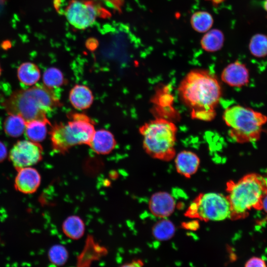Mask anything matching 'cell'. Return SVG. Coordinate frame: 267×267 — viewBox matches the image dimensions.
I'll return each instance as SVG.
<instances>
[{
	"label": "cell",
	"mask_w": 267,
	"mask_h": 267,
	"mask_svg": "<svg viewBox=\"0 0 267 267\" xmlns=\"http://www.w3.org/2000/svg\"><path fill=\"white\" fill-rule=\"evenodd\" d=\"M245 267H267V264L266 261L262 258L253 257L249 259L245 263Z\"/></svg>",
	"instance_id": "obj_27"
},
{
	"label": "cell",
	"mask_w": 267,
	"mask_h": 267,
	"mask_svg": "<svg viewBox=\"0 0 267 267\" xmlns=\"http://www.w3.org/2000/svg\"><path fill=\"white\" fill-rule=\"evenodd\" d=\"M214 20L212 15L207 11H198L190 18L192 28L197 32L205 33L212 27Z\"/></svg>",
	"instance_id": "obj_22"
},
{
	"label": "cell",
	"mask_w": 267,
	"mask_h": 267,
	"mask_svg": "<svg viewBox=\"0 0 267 267\" xmlns=\"http://www.w3.org/2000/svg\"><path fill=\"white\" fill-rule=\"evenodd\" d=\"M26 122L21 116L8 114L3 122L5 133L12 137H18L25 132Z\"/></svg>",
	"instance_id": "obj_21"
},
{
	"label": "cell",
	"mask_w": 267,
	"mask_h": 267,
	"mask_svg": "<svg viewBox=\"0 0 267 267\" xmlns=\"http://www.w3.org/2000/svg\"><path fill=\"white\" fill-rule=\"evenodd\" d=\"M143 265L142 261L139 260H133L131 262L128 264L124 265L123 266L127 267H141Z\"/></svg>",
	"instance_id": "obj_29"
},
{
	"label": "cell",
	"mask_w": 267,
	"mask_h": 267,
	"mask_svg": "<svg viewBox=\"0 0 267 267\" xmlns=\"http://www.w3.org/2000/svg\"><path fill=\"white\" fill-rule=\"evenodd\" d=\"M222 80L227 85L240 88L247 85L249 72L246 65L236 61L227 65L221 74Z\"/></svg>",
	"instance_id": "obj_12"
},
{
	"label": "cell",
	"mask_w": 267,
	"mask_h": 267,
	"mask_svg": "<svg viewBox=\"0 0 267 267\" xmlns=\"http://www.w3.org/2000/svg\"><path fill=\"white\" fill-rule=\"evenodd\" d=\"M106 248L96 242L91 236L87 239L85 246L77 259L79 267L89 266L90 264L107 254Z\"/></svg>",
	"instance_id": "obj_14"
},
{
	"label": "cell",
	"mask_w": 267,
	"mask_h": 267,
	"mask_svg": "<svg viewBox=\"0 0 267 267\" xmlns=\"http://www.w3.org/2000/svg\"><path fill=\"white\" fill-rule=\"evenodd\" d=\"M17 78L22 84L31 87L36 85L41 78V72L38 66L31 62L22 63L17 71Z\"/></svg>",
	"instance_id": "obj_17"
},
{
	"label": "cell",
	"mask_w": 267,
	"mask_h": 267,
	"mask_svg": "<svg viewBox=\"0 0 267 267\" xmlns=\"http://www.w3.org/2000/svg\"><path fill=\"white\" fill-rule=\"evenodd\" d=\"M116 141L109 131L101 129L95 131L89 144V147L98 154H108L115 148Z\"/></svg>",
	"instance_id": "obj_15"
},
{
	"label": "cell",
	"mask_w": 267,
	"mask_h": 267,
	"mask_svg": "<svg viewBox=\"0 0 267 267\" xmlns=\"http://www.w3.org/2000/svg\"><path fill=\"white\" fill-rule=\"evenodd\" d=\"M226 191L230 206L229 219H244L252 209L262 210L263 199L267 194V178L250 173L237 181L229 180Z\"/></svg>",
	"instance_id": "obj_3"
},
{
	"label": "cell",
	"mask_w": 267,
	"mask_h": 267,
	"mask_svg": "<svg viewBox=\"0 0 267 267\" xmlns=\"http://www.w3.org/2000/svg\"><path fill=\"white\" fill-rule=\"evenodd\" d=\"M222 119L229 129V136L239 143L259 140L263 126L267 122V117L263 114L240 105L226 108Z\"/></svg>",
	"instance_id": "obj_6"
},
{
	"label": "cell",
	"mask_w": 267,
	"mask_h": 267,
	"mask_svg": "<svg viewBox=\"0 0 267 267\" xmlns=\"http://www.w3.org/2000/svg\"><path fill=\"white\" fill-rule=\"evenodd\" d=\"M224 41L223 33L219 29L209 30L202 38L200 44L202 48L208 52H215L220 50Z\"/></svg>",
	"instance_id": "obj_19"
},
{
	"label": "cell",
	"mask_w": 267,
	"mask_h": 267,
	"mask_svg": "<svg viewBox=\"0 0 267 267\" xmlns=\"http://www.w3.org/2000/svg\"><path fill=\"white\" fill-rule=\"evenodd\" d=\"M264 6L265 9L267 12V0H266L264 3Z\"/></svg>",
	"instance_id": "obj_31"
},
{
	"label": "cell",
	"mask_w": 267,
	"mask_h": 267,
	"mask_svg": "<svg viewBox=\"0 0 267 267\" xmlns=\"http://www.w3.org/2000/svg\"><path fill=\"white\" fill-rule=\"evenodd\" d=\"M43 81L44 85L54 89L63 85L65 81L62 72L53 67L47 69L44 72Z\"/></svg>",
	"instance_id": "obj_25"
},
{
	"label": "cell",
	"mask_w": 267,
	"mask_h": 267,
	"mask_svg": "<svg viewBox=\"0 0 267 267\" xmlns=\"http://www.w3.org/2000/svg\"><path fill=\"white\" fill-rule=\"evenodd\" d=\"M69 98L72 105L79 110L89 108L93 101V95L90 89L82 85H76L72 88Z\"/></svg>",
	"instance_id": "obj_16"
},
{
	"label": "cell",
	"mask_w": 267,
	"mask_h": 267,
	"mask_svg": "<svg viewBox=\"0 0 267 267\" xmlns=\"http://www.w3.org/2000/svg\"><path fill=\"white\" fill-rule=\"evenodd\" d=\"M43 148L40 143L29 140L18 141L11 148L9 154V161L17 171L32 167L43 158Z\"/></svg>",
	"instance_id": "obj_9"
},
{
	"label": "cell",
	"mask_w": 267,
	"mask_h": 267,
	"mask_svg": "<svg viewBox=\"0 0 267 267\" xmlns=\"http://www.w3.org/2000/svg\"><path fill=\"white\" fill-rule=\"evenodd\" d=\"M149 209L155 216L167 218L171 216L176 208V201L169 193L159 191L154 193L149 201Z\"/></svg>",
	"instance_id": "obj_11"
},
{
	"label": "cell",
	"mask_w": 267,
	"mask_h": 267,
	"mask_svg": "<svg viewBox=\"0 0 267 267\" xmlns=\"http://www.w3.org/2000/svg\"><path fill=\"white\" fill-rule=\"evenodd\" d=\"M175 231L174 223L166 218H162L155 224L152 228L154 237L160 241L170 239L174 235Z\"/></svg>",
	"instance_id": "obj_23"
},
{
	"label": "cell",
	"mask_w": 267,
	"mask_h": 267,
	"mask_svg": "<svg viewBox=\"0 0 267 267\" xmlns=\"http://www.w3.org/2000/svg\"><path fill=\"white\" fill-rule=\"evenodd\" d=\"M262 210H263L267 214L266 219L267 220V194L265 196L263 199Z\"/></svg>",
	"instance_id": "obj_30"
},
{
	"label": "cell",
	"mask_w": 267,
	"mask_h": 267,
	"mask_svg": "<svg viewBox=\"0 0 267 267\" xmlns=\"http://www.w3.org/2000/svg\"><path fill=\"white\" fill-rule=\"evenodd\" d=\"M48 257L51 263L56 266H62L66 262L68 254L63 246L55 245L49 249Z\"/></svg>",
	"instance_id": "obj_26"
},
{
	"label": "cell",
	"mask_w": 267,
	"mask_h": 267,
	"mask_svg": "<svg viewBox=\"0 0 267 267\" xmlns=\"http://www.w3.org/2000/svg\"><path fill=\"white\" fill-rule=\"evenodd\" d=\"M49 121L35 120L26 123L25 134L29 140L40 143L46 136Z\"/></svg>",
	"instance_id": "obj_18"
},
{
	"label": "cell",
	"mask_w": 267,
	"mask_h": 267,
	"mask_svg": "<svg viewBox=\"0 0 267 267\" xmlns=\"http://www.w3.org/2000/svg\"><path fill=\"white\" fill-rule=\"evenodd\" d=\"M177 131L174 123L163 118H156L142 125L139 128V132L142 137L145 152L159 160H173L176 155Z\"/></svg>",
	"instance_id": "obj_4"
},
{
	"label": "cell",
	"mask_w": 267,
	"mask_h": 267,
	"mask_svg": "<svg viewBox=\"0 0 267 267\" xmlns=\"http://www.w3.org/2000/svg\"><path fill=\"white\" fill-rule=\"evenodd\" d=\"M7 156V150L5 145L0 141V163L3 162Z\"/></svg>",
	"instance_id": "obj_28"
},
{
	"label": "cell",
	"mask_w": 267,
	"mask_h": 267,
	"mask_svg": "<svg viewBox=\"0 0 267 267\" xmlns=\"http://www.w3.org/2000/svg\"><path fill=\"white\" fill-rule=\"evenodd\" d=\"M178 91L182 102L190 109L192 119L210 121L215 117L222 92L218 79L210 72L191 70L180 82Z\"/></svg>",
	"instance_id": "obj_1"
},
{
	"label": "cell",
	"mask_w": 267,
	"mask_h": 267,
	"mask_svg": "<svg viewBox=\"0 0 267 267\" xmlns=\"http://www.w3.org/2000/svg\"><path fill=\"white\" fill-rule=\"evenodd\" d=\"M66 123L51 125L49 132L52 148L60 154H65L75 145H89L95 131L93 122L85 114L71 113Z\"/></svg>",
	"instance_id": "obj_5"
},
{
	"label": "cell",
	"mask_w": 267,
	"mask_h": 267,
	"mask_svg": "<svg viewBox=\"0 0 267 267\" xmlns=\"http://www.w3.org/2000/svg\"><path fill=\"white\" fill-rule=\"evenodd\" d=\"M68 23L78 30H85L92 26L97 19L109 13L92 0H70L64 11Z\"/></svg>",
	"instance_id": "obj_8"
},
{
	"label": "cell",
	"mask_w": 267,
	"mask_h": 267,
	"mask_svg": "<svg viewBox=\"0 0 267 267\" xmlns=\"http://www.w3.org/2000/svg\"><path fill=\"white\" fill-rule=\"evenodd\" d=\"M249 48L251 54L256 57L267 56V36L263 34L254 35L250 40Z\"/></svg>",
	"instance_id": "obj_24"
},
{
	"label": "cell",
	"mask_w": 267,
	"mask_h": 267,
	"mask_svg": "<svg viewBox=\"0 0 267 267\" xmlns=\"http://www.w3.org/2000/svg\"><path fill=\"white\" fill-rule=\"evenodd\" d=\"M43 85L13 91L2 105L8 114L17 115L26 122L35 120L49 121L47 113L60 106L53 89Z\"/></svg>",
	"instance_id": "obj_2"
},
{
	"label": "cell",
	"mask_w": 267,
	"mask_h": 267,
	"mask_svg": "<svg viewBox=\"0 0 267 267\" xmlns=\"http://www.w3.org/2000/svg\"><path fill=\"white\" fill-rule=\"evenodd\" d=\"M1 67H0V76L1 75Z\"/></svg>",
	"instance_id": "obj_32"
},
{
	"label": "cell",
	"mask_w": 267,
	"mask_h": 267,
	"mask_svg": "<svg viewBox=\"0 0 267 267\" xmlns=\"http://www.w3.org/2000/svg\"><path fill=\"white\" fill-rule=\"evenodd\" d=\"M85 230L84 222L78 216H69L62 224V230L64 234L73 240L81 238L84 234Z\"/></svg>",
	"instance_id": "obj_20"
},
{
	"label": "cell",
	"mask_w": 267,
	"mask_h": 267,
	"mask_svg": "<svg viewBox=\"0 0 267 267\" xmlns=\"http://www.w3.org/2000/svg\"><path fill=\"white\" fill-rule=\"evenodd\" d=\"M175 167L182 176L190 178L198 171L200 160L198 156L190 150H183L175 157Z\"/></svg>",
	"instance_id": "obj_13"
},
{
	"label": "cell",
	"mask_w": 267,
	"mask_h": 267,
	"mask_svg": "<svg viewBox=\"0 0 267 267\" xmlns=\"http://www.w3.org/2000/svg\"><path fill=\"white\" fill-rule=\"evenodd\" d=\"M185 216L205 222L230 218V206L226 196L217 192L199 194L190 204Z\"/></svg>",
	"instance_id": "obj_7"
},
{
	"label": "cell",
	"mask_w": 267,
	"mask_h": 267,
	"mask_svg": "<svg viewBox=\"0 0 267 267\" xmlns=\"http://www.w3.org/2000/svg\"><path fill=\"white\" fill-rule=\"evenodd\" d=\"M41 181V175L36 169L32 167H25L17 170L14 187L22 193L32 194L37 190Z\"/></svg>",
	"instance_id": "obj_10"
}]
</instances>
